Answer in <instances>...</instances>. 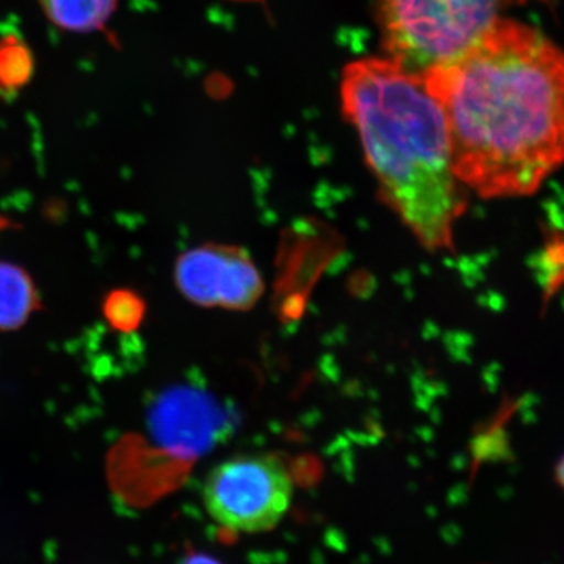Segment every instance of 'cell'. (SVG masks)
Listing matches in <instances>:
<instances>
[{"label":"cell","mask_w":564,"mask_h":564,"mask_svg":"<svg viewBox=\"0 0 564 564\" xmlns=\"http://www.w3.org/2000/svg\"><path fill=\"white\" fill-rule=\"evenodd\" d=\"M423 77L444 111L464 187L519 198L563 165L564 52L536 29L499 20Z\"/></svg>","instance_id":"1"},{"label":"cell","mask_w":564,"mask_h":564,"mask_svg":"<svg viewBox=\"0 0 564 564\" xmlns=\"http://www.w3.org/2000/svg\"><path fill=\"white\" fill-rule=\"evenodd\" d=\"M340 91L384 202L423 248L451 250L466 187L425 77L389 57L362 58L345 68Z\"/></svg>","instance_id":"2"},{"label":"cell","mask_w":564,"mask_h":564,"mask_svg":"<svg viewBox=\"0 0 564 564\" xmlns=\"http://www.w3.org/2000/svg\"><path fill=\"white\" fill-rule=\"evenodd\" d=\"M511 0H377L388 57L425 76L473 47Z\"/></svg>","instance_id":"3"},{"label":"cell","mask_w":564,"mask_h":564,"mask_svg":"<svg viewBox=\"0 0 564 564\" xmlns=\"http://www.w3.org/2000/svg\"><path fill=\"white\" fill-rule=\"evenodd\" d=\"M293 478L272 454L232 456L215 466L204 484L207 513L226 532L262 533L280 524L291 508Z\"/></svg>","instance_id":"4"},{"label":"cell","mask_w":564,"mask_h":564,"mask_svg":"<svg viewBox=\"0 0 564 564\" xmlns=\"http://www.w3.org/2000/svg\"><path fill=\"white\" fill-rule=\"evenodd\" d=\"M174 281L188 302L228 311H250L265 291L250 252L236 245L204 243L182 252Z\"/></svg>","instance_id":"5"},{"label":"cell","mask_w":564,"mask_h":564,"mask_svg":"<svg viewBox=\"0 0 564 564\" xmlns=\"http://www.w3.org/2000/svg\"><path fill=\"white\" fill-rule=\"evenodd\" d=\"M41 310L39 289L17 263L0 262V332L20 329Z\"/></svg>","instance_id":"6"},{"label":"cell","mask_w":564,"mask_h":564,"mask_svg":"<svg viewBox=\"0 0 564 564\" xmlns=\"http://www.w3.org/2000/svg\"><path fill=\"white\" fill-rule=\"evenodd\" d=\"M52 24L70 32L102 28L117 7V0H40Z\"/></svg>","instance_id":"7"},{"label":"cell","mask_w":564,"mask_h":564,"mask_svg":"<svg viewBox=\"0 0 564 564\" xmlns=\"http://www.w3.org/2000/svg\"><path fill=\"white\" fill-rule=\"evenodd\" d=\"M102 311L111 328L121 333H131L135 332L143 322L147 306L135 292L129 289H117L104 300Z\"/></svg>","instance_id":"8"},{"label":"cell","mask_w":564,"mask_h":564,"mask_svg":"<svg viewBox=\"0 0 564 564\" xmlns=\"http://www.w3.org/2000/svg\"><path fill=\"white\" fill-rule=\"evenodd\" d=\"M182 564H220L217 560L210 558V556L203 554H192L184 560Z\"/></svg>","instance_id":"9"},{"label":"cell","mask_w":564,"mask_h":564,"mask_svg":"<svg viewBox=\"0 0 564 564\" xmlns=\"http://www.w3.org/2000/svg\"><path fill=\"white\" fill-rule=\"evenodd\" d=\"M555 478L556 481H558V485L562 486L564 491V456L562 459H560V463L556 464Z\"/></svg>","instance_id":"10"},{"label":"cell","mask_w":564,"mask_h":564,"mask_svg":"<svg viewBox=\"0 0 564 564\" xmlns=\"http://www.w3.org/2000/svg\"><path fill=\"white\" fill-rule=\"evenodd\" d=\"M11 226V223L9 220H6V218L0 217V232L6 231V229H9Z\"/></svg>","instance_id":"11"}]
</instances>
